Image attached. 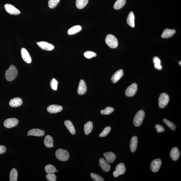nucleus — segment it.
<instances>
[{
  "mask_svg": "<svg viewBox=\"0 0 181 181\" xmlns=\"http://www.w3.org/2000/svg\"><path fill=\"white\" fill-rule=\"evenodd\" d=\"M18 75V70L15 66L11 65L5 72V78L8 81H13L17 77Z\"/></svg>",
  "mask_w": 181,
  "mask_h": 181,
  "instance_id": "obj_1",
  "label": "nucleus"
},
{
  "mask_svg": "<svg viewBox=\"0 0 181 181\" xmlns=\"http://www.w3.org/2000/svg\"><path fill=\"white\" fill-rule=\"evenodd\" d=\"M55 154L57 158L61 161H67L70 157L69 152L66 150L62 149L57 150Z\"/></svg>",
  "mask_w": 181,
  "mask_h": 181,
  "instance_id": "obj_2",
  "label": "nucleus"
},
{
  "mask_svg": "<svg viewBox=\"0 0 181 181\" xmlns=\"http://www.w3.org/2000/svg\"><path fill=\"white\" fill-rule=\"evenodd\" d=\"M145 113L143 110H141L136 113L133 120L134 125L135 126L138 127L142 125L144 118Z\"/></svg>",
  "mask_w": 181,
  "mask_h": 181,
  "instance_id": "obj_3",
  "label": "nucleus"
},
{
  "mask_svg": "<svg viewBox=\"0 0 181 181\" xmlns=\"http://www.w3.org/2000/svg\"><path fill=\"white\" fill-rule=\"evenodd\" d=\"M105 42L107 45L112 49H115L118 45L117 39L112 34H108L107 36L105 38Z\"/></svg>",
  "mask_w": 181,
  "mask_h": 181,
  "instance_id": "obj_4",
  "label": "nucleus"
},
{
  "mask_svg": "<svg viewBox=\"0 0 181 181\" xmlns=\"http://www.w3.org/2000/svg\"><path fill=\"white\" fill-rule=\"evenodd\" d=\"M169 100V96L166 93L161 94L158 100L159 106L160 108H163L167 106Z\"/></svg>",
  "mask_w": 181,
  "mask_h": 181,
  "instance_id": "obj_5",
  "label": "nucleus"
},
{
  "mask_svg": "<svg viewBox=\"0 0 181 181\" xmlns=\"http://www.w3.org/2000/svg\"><path fill=\"white\" fill-rule=\"evenodd\" d=\"M138 89L137 84L136 83L131 84L127 89L125 92V95L127 97L133 96L137 92Z\"/></svg>",
  "mask_w": 181,
  "mask_h": 181,
  "instance_id": "obj_6",
  "label": "nucleus"
},
{
  "mask_svg": "<svg viewBox=\"0 0 181 181\" xmlns=\"http://www.w3.org/2000/svg\"><path fill=\"white\" fill-rule=\"evenodd\" d=\"M125 164L123 163H120L116 166L115 168V171L113 172V175L114 177L117 178L120 175L124 174L125 172Z\"/></svg>",
  "mask_w": 181,
  "mask_h": 181,
  "instance_id": "obj_7",
  "label": "nucleus"
},
{
  "mask_svg": "<svg viewBox=\"0 0 181 181\" xmlns=\"http://www.w3.org/2000/svg\"><path fill=\"white\" fill-rule=\"evenodd\" d=\"M162 164V161L160 159H157L151 162L150 165L151 170L153 172H156L159 171Z\"/></svg>",
  "mask_w": 181,
  "mask_h": 181,
  "instance_id": "obj_8",
  "label": "nucleus"
},
{
  "mask_svg": "<svg viewBox=\"0 0 181 181\" xmlns=\"http://www.w3.org/2000/svg\"><path fill=\"white\" fill-rule=\"evenodd\" d=\"M18 123V120L16 118H10L5 120L3 125L6 128L10 129L16 126Z\"/></svg>",
  "mask_w": 181,
  "mask_h": 181,
  "instance_id": "obj_9",
  "label": "nucleus"
},
{
  "mask_svg": "<svg viewBox=\"0 0 181 181\" xmlns=\"http://www.w3.org/2000/svg\"><path fill=\"white\" fill-rule=\"evenodd\" d=\"M5 10L9 14L12 15H18L21 13L20 11L15 7L10 4H6L5 5Z\"/></svg>",
  "mask_w": 181,
  "mask_h": 181,
  "instance_id": "obj_10",
  "label": "nucleus"
},
{
  "mask_svg": "<svg viewBox=\"0 0 181 181\" xmlns=\"http://www.w3.org/2000/svg\"><path fill=\"white\" fill-rule=\"evenodd\" d=\"M37 44L41 49L44 50L51 51L54 49V46L52 44L45 41L37 42Z\"/></svg>",
  "mask_w": 181,
  "mask_h": 181,
  "instance_id": "obj_11",
  "label": "nucleus"
},
{
  "mask_svg": "<svg viewBox=\"0 0 181 181\" xmlns=\"http://www.w3.org/2000/svg\"><path fill=\"white\" fill-rule=\"evenodd\" d=\"M45 132L39 129H32L28 132V136H42L45 134Z\"/></svg>",
  "mask_w": 181,
  "mask_h": 181,
  "instance_id": "obj_12",
  "label": "nucleus"
},
{
  "mask_svg": "<svg viewBox=\"0 0 181 181\" xmlns=\"http://www.w3.org/2000/svg\"><path fill=\"white\" fill-rule=\"evenodd\" d=\"M99 165L103 171L108 172L110 171L111 166L104 158H101L99 159Z\"/></svg>",
  "mask_w": 181,
  "mask_h": 181,
  "instance_id": "obj_13",
  "label": "nucleus"
},
{
  "mask_svg": "<svg viewBox=\"0 0 181 181\" xmlns=\"http://www.w3.org/2000/svg\"><path fill=\"white\" fill-rule=\"evenodd\" d=\"M21 54L22 58L24 61L28 64H30L32 62V58L28 52L25 48H22L21 50Z\"/></svg>",
  "mask_w": 181,
  "mask_h": 181,
  "instance_id": "obj_14",
  "label": "nucleus"
},
{
  "mask_svg": "<svg viewBox=\"0 0 181 181\" xmlns=\"http://www.w3.org/2000/svg\"><path fill=\"white\" fill-rule=\"evenodd\" d=\"M87 90V87L83 80H81L79 85L78 89H77V93L79 95H84L86 93Z\"/></svg>",
  "mask_w": 181,
  "mask_h": 181,
  "instance_id": "obj_15",
  "label": "nucleus"
},
{
  "mask_svg": "<svg viewBox=\"0 0 181 181\" xmlns=\"http://www.w3.org/2000/svg\"><path fill=\"white\" fill-rule=\"evenodd\" d=\"M62 108L60 105H52L48 107V111L51 113H56L62 111Z\"/></svg>",
  "mask_w": 181,
  "mask_h": 181,
  "instance_id": "obj_16",
  "label": "nucleus"
},
{
  "mask_svg": "<svg viewBox=\"0 0 181 181\" xmlns=\"http://www.w3.org/2000/svg\"><path fill=\"white\" fill-rule=\"evenodd\" d=\"M123 71L122 69H120L115 72L111 77V80L112 82L114 83H117L123 76Z\"/></svg>",
  "mask_w": 181,
  "mask_h": 181,
  "instance_id": "obj_17",
  "label": "nucleus"
},
{
  "mask_svg": "<svg viewBox=\"0 0 181 181\" xmlns=\"http://www.w3.org/2000/svg\"><path fill=\"white\" fill-rule=\"evenodd\" d=\"M103 156L106 158L107 162L109 163H112L115 160L116 157L115 154L110 152L104 153Z\"/></svg>",
  "mask_w": 181,
  "mask_h": 181,
  "instance_id": "obj_18",
  "label": "nucleus"
},
{
  "mask_svg": "<svg viewBox=\"0 0 181 181\" xmlns=\"http://www.w3.org/2000/svg\"><path fill=\"white\" fill-rule=\"evenodd\" d=\"M23 101L20 98L16 97L11 99L9 102V105L13 108L19 107L22 104Z\"/></svg>",
  "mask_w": 181,
  "mask_h": 181,
  "instance_id": "obj_19",
  "label": "nucleus"
},
{
  "mask_svg": "<svg viewBox=\"0 0 181 181\" xmlns=\"http://www.w3.org/2000/svg\"><path fill=\"white\" fill-rule=\"evenodd\" d=\"M180 151L177 148L174 147L172 149L170 152V156L173 161H176L178 160L180 156Z\"/></svg>",
  "mask_w": 181,
  "mask_h": 181,
  "instance_id": "obj_20",
  "label": "nucleus"
},
{
  "mask_svg": "<svg viewBox=\"0 0 181 181\" xmlns=\"http://www.w3.org/2000/svg\"><path fill=\"white\" fill-rule=\"evenodd\" d=\"M138 138L136 136H134L131 138L130 144V149L131 152H134L137 149L138 145Z\"/></svg>",
  "mask_w": 181,
  "mask_h": 181,
  "instance_id": "obj_21",
  "label": "nucleus"
},
{
  "mask_svg": "<svg viewBox=\"0 0 181 181\" xmlns=\"http://www.w3.org/2000/svg\"><path fill=\"white\" fill-rule=\"evenodd\" d=\"M176 32L175 30L167 28L164 30L161 35L162 38H168L171 37L174 35Z\"/></svg>",
  "mask_w": 181,
  "mask_h": 181,
  "instance_id": "obj_22",
  "label": "nucleus"
},
{
  "mask_svg": "<svg viewBox=\"0 0 181 181\" xmlns=\"http://www.w3.org/2000/svg\"><path fill=\"white\" fill-rule=\"evenodd\" d=\"M44 143L46 147L49 148H52L54 146L53 145V140L50 136L47 135L44 138Z\"/></svg>",
  "mask_w": 181,
  "mask_h": 181,
  "instance_id": "obj_23",
  "label": "nucleus"
},
{
  "mask_svg": "<svg viewBox=\"0 0 181 181\" xmlns=\"http://www.w3.org/2000/svg\"><path fill=\"white\" fill-rule=\"evenodd\" d=\"M64 125L71 134H75V131L72 123L69 120H66L64 122Z\"/></svg>",
  "mask_w": 181,
  "mask_h": 181,
  "instance_id": "obj_24",
  "label": "nucleus"
},
{
  "mask_svg": "<svg viewBox=\"0 0 181 181\" xmlns=\"http://www.w3.org/2000/svg\"><path fill=\"white\" fill-rule=\"evenodd\" d=\"M93 129V123L91 121L88 122L84 126V132L86 135H88L91 132Z\"/></svg>",
  "mask_w": 181,
  "mask_h": 181,
  "instance_id": "obj_25",
  "label": "nucleus"
},
{
  "mask_svg": "<svg viewBox=\"0 0 181 181\" xmlns=\"http://www.w3.org/2000/svg\"><path fill=\"white\" fill-rule=\"evenodd\" d=\"M82 28L80 26L76 25L70 28L68 31V34L72 35L76 34L82 30Z\"/></svg>",
  "mask_w": 181,
  "mask_h": 181,
  "instance_id": "obj_26",
  "label": "nucleus"
},
{
  "mask_svg": "<svg viewBox=\"0 0 181 181\" xmlns=\"http://www.w3.org/2000/svg\"><path fill=\"white\" fill-rule=\"evenodd\" d=\"M127 24L131 27H134V16L132 12H131L129 14L127 18Z\"/></svg>",
  "mask_w": 181,
  "mask_h": 181,
  "instance_id": "obj_27",
  "label": "nucleus"
},
{
  "mask_svg": "<svg viewBox=\"0 0 181 181\" xmlns=\"http://www.w3.org/2000/svg\"><path fill=\"white\" fill-rule=\"evenodd\" d=\"M127 0H117L114 5V8L118 10L122 8L126 3Z\"/></svg>",
  "mask_w": 181,
  "mask_h": 181,
  "instance_id": "obj_28",
  "label": "nucleus"
},
{
  "mask_svg": "<svg viewBox=\"0 0 181 181\" xmlns=\"http://www.w3.org/2000/svg\"><path fill=\"white\" fill-rule=\"evenodd\" d=\"M88 0H76V6L77 9H82L86 6Z\"/></svg>",
  "mask_w": 181,
  "mask_h": 181,
  "instance_id": "obj_29",
  "label": "nucleus"
},
{
  "mask_svg": "<svg viewBox=\"0 0 181 181\" xmlns=\"http://www.w3.org/2000/svg\"><path fill=\"white\" fill-rule=\"evenodd\" d=\"M18 173L16 169H13L11 170L10 173V181H17Z\"/></svg>",
  "mask_w": 181,
  "mask_h": 181,
  "instance_id": "obj_30",
  "label": "nucleus"
},
{
  "mask_svg": "<svg viewBox=\"0 0 181 181\" xmlns=\"http://www.w3.org/2000/svg\"><path fill=\"white\" fill-rule=\"evenodd\" d=\"M56 169L54 166L49 164L45 167V171L47 174L54 173L56 172Z\"/></svg>",
  "mask_w": 181,
  "mask_h": 181,
  "instance_id": "obj_31",
  "label": "nucleus"
},
{
  "mask_svg": "<svg viewBox=\"0 0 181 181\" xmlns=\"http://www.w3.org/2000/svg\"><path fill=\"white\" fill-rule=\"evenodd\" d=\"M114 111L113 108L111 107H107L104 110H102L101 111V113L104 115H109Z\"/></svg>",
  "mask_w": 181,
  "mask_h": 181,
  "instance_id": "obj_32",
  "label": "nucleus"
},
{
  "mask_svg": "<svg viewBox=\"0 0 181 181\" xmlns=\"http://www.w3.org/2000/svg\"><path fill=\"white\" fill-rule=\"evenodd\" d=\"M60 0H49L48 5L50 8L53 9L57 6Z\"/></svg>",
  "mask_w": 181,
  "mask_h": 181,
  "instance_id": "obj_33",
  "label": "nucleus"
},
{
  "mask_svg": "<svg viewBox=\"0 0 181 181\" xmlns=\"http://www.w3.org/2000/svg\"><path fill=\"white\" fill-rule=\"evenodd\" d=\"M90 176L92 180L94 181H104V180L102 177L95 173H90Z\"/></svg>",
  "mask_w": 181,
  "mask_h": 181,
  "instance_id": "obj_34",
  "label": "nucleus"
},
{
  "mask_svg": "<svg viewBox=\"0 0 181 181\" xmlns=\"http://www.w3.org/2000/svg\"><path fill=\"white\" fill-rule=\"evenodd\" d=\"M111 128L110 127H107L104 129L101 133L99 134L100 137H104L106 136L110 132Z\"/></svg>",
  "mask_w": 181,
  "mask_h": 181,
  "instance_id": "obj_35",
  "label": "nucleus"
},
{
  "mask_svg": "<svg viewBox=\"0 0 181 181\" xmlns=\"http://www.w3.org/2000/svg\"><path fill=\"white\" fill-rule=\"evenodd\" d=\"M163 122L166 125L170 128L171 130L175 131L176 129V126L172 122L166 119H164L163 120Z\"/></svg>",
  "mask_w": 181,
  "mask_h": 181,
  "instance_id": "obj_36",
  "label": "nucleus"
},
{
  "mask_svg": "<svg viewBox=\"0 0 181 181\" xmlns=\"http://www.w3.org/2000/svg\"><path fill=\"white\" fill-rule=\"evenodd\" d=\"M58 81L56 79L53 78L52 79L50 82V85L52 89L53 90H56L58 89Z\"/></svg>",
  "mask_w": 181,
  "mask_h": 181,
  "instance_id": "obj_37",
  "label": "nucleus"
},
{
  "mask_svg": "<svg viewBox=\"0 0 181 181\" xmlns=\"http://www.w3.org/2000/svg\"><path fill=\"white\" fill-rule=\"evenodd\" d=\"M85 57L86 58L90 59L91 58L93 57H95L96 56V53L93 52L88 51L86 52L84 54Z\"/></svg>",
  "mask_w": 181,
  "mask_h": 181,
  "instance_id": "obj_38",
  "label": "nucleus"
},
{
  "mask_svg": "<svg viewBox=\"0 0 181 181\" xmlns=\"http://www.w3.org/2000/svg\"><path fill=\"white\" fill-rule=\"evenodd\" d=\"M46 178L49 181H55L56 180V175L53 173L48 174L46 176Z\"/></svg>",
  "mask_w": 181,
  "mask_h": 181,
  "instance_id": "obj_39",
  "label": "nucleus"
},
{
  "mask_svg": "<svg viewBox=\"0 0 181 181\" xmlns=\"http://www.w3.org/2000/svg\"><path fill=\"white\" fill-rule=\"evenodd\" d=\"M155 127L156 129L157 132L158 133L164 132V131H165V129L161 125H157L155 126Z\"/></svg>",
  "mask_w": 181,
  "mask_h": 181,
  "instance_id": "obj_40",
  "label": "nucleus"
},
{
  "mask_svg": "<svg viewBox=\"0 0 181 181\" xmlns=\"http://www.w3.org/2000/svg\"><path fill=\"white\" fill-rule=\"evenodd\" d=\"M153 61L155 65H159L161 64V61L157 57H154L153 58Z\"/></svg>",
  "mask_w": 181,
  "mask_h": 181,
  "instance_id": "obj_41",
  "label": "nucleus"
},
{
  "mask_svg": "<svg viewBox=\"0 0 181 181\" xmlns=\"http://www.w3.org/2000/svg\"><path fill=\"white\" fill-rule=\"evenodd\" d=\"M6 147L3 145H0V154H3L6 152Z\"/></svg>",
  "mask_w": 181,
  "mask_h": 181,
  "instance_id": "obj_42",
  "label": "nucleus"
},
{
  "mask_svg": "<svg viewBox=\"0 0 181 181\" xmlns=\"http://www.w3.org/2000/svg\"><path fill=\"white\" fill-rule=\"evenodd\" d=\"M154 67L155 69L159 70L162 69V66L161 64H159V65H155L154 64Z\"/></svg>",
  "mask_w": 181,
  "mask_h": 181,
  "instance_id": "obj_43",
  "label": "nucleus"
},
{
  "mask_svg": "<svg viewBox=\"0 0 181 181\" xmlns=\"http://www.w3.org/2000/svg\"><path fill=\"white\" fill-rule=\"evenodd\" d=\"M179 64H180V65L181 66V62L180 61L179 62Z\"/></svg>",
  "mask_w": 181,
  "mask_h": 181,
  "instance_id": "obj_44",
  "label": "nucleus"
},
{
  "mask_svg": "<svg viewBox=\"0 0 181 181\" xmlns=\"http://www.w3.org/2000/svg\"><path fill=\"white\" fill-rule=\"evenodd\" d=\"M58 170H56V172H58Z\"/></svg>",
  "mask_w": 181,
  "mask_h": 181,
  "instance_id": "obj_45",
  "label": "nucleus"
}]
</instances>
